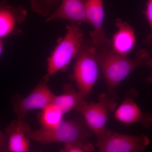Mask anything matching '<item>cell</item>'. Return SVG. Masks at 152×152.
<instances>
[{
	"mask_svg": "<svg viewBox=\"0 0 152 152\" xmlns=\"http://www.w3.org/2000/svg\"><path fill=\"white\" fill-rule=\"evenodd\" d=\"M149 58V52L144 49L138 51L133 58L120 56L111 48L97 51L98 64L107 88V94L116 99V90L118 86Z\"/></svg>",
	"mask_w": 152,
	"mask_h": 152,
	"instance_id": "6da1fadb",
	"label": "cell"
},
{
	"mask_svg": "<svg viewBox=\"0 0 152 152\" xmlns=\"http://www.w3.org/2000/svg\"><path fill=\"white\" fill-rule=\"evenodd\" d=\"M93 132L84 120L78 119L63 120L59 124L48 129L30 131L27 136L29 139L40 144L55 142L65 144L78 141L87 140Z\"/></svg>",
	"mask_w": 152,
	"mask_h": 152,
	"instance_id": "7a4b0ae2",
	"label": "cell"
},
{
	"mask_svg": "<svg viewBox=\"0 0 152 152\" xmlns=\"http://www.w3.org/2000/svg\"><path fill=\"white\" fill-rule=\"evenodd\" d=\"M83 42V34L77 24L68 26L65 35L60 39L48 59L47 74L44 80L48 82L58 72L65 70L77 57Z\"/></svg>",
	"mask_w": 152,
	"mask_h": 152,
	"instance_id": "3957f363",
	"label": "cell"
},
{
	"mask_svg": "<svg viewBox=\"0 0 152 152\" xmlns=\"http://www.w3.org/2000/svg\"><path fill=\"white\" fill-rule=\"evenodd\" d=\"M97 50L91 41H84L76 57L72 78L78 91L86 98L92 89L99 76Z\"/></svg>",
	"mask_w": 152,
	"mask_h": 152,
	"instance_id": "277c9868",
	"label": "cell"
},
{
	"mask_svg": "<svg viewBox=\"0 0 152 152\" xmlns=\"http://www.w3.org/2000/svg\"><path fill=\"white\" fill-rule=\"evenodd\" d=\"M96 135L98 152H145L150 143L145 135L124 134L107 128Z\"/></svg>",
	"mask_w": 152,
	"mask_h": 152,
	"instance_id": "5b68a950",
	"label": "cell"
},
{
	"mask_svg": "<svg viewBox=\"0 0 152 152\" xmlns=\"http://www.w3.org/2000/svg\"><path fill=\"white\" fill-rule=\"evenodd\" d=\"M117 106L115 99L104 93L99 96L97 102L86 101L80 112L87 126L97 135L104 129L109 115Z\"/></svg>",
	"mask_w": 152,
	"mask_h": 152,
	"instance_id": "8992f818",
	"label": "cell"
},
{
	"mask_svg": "<svg viewBox=\"0 0 152 152\" xmlns=\"http://www.w3.org/2000/svg\"><path fill=\"white\" fill-rule=\"evenodd\" d=\"M43 80L23 99L15 96L12 99L13 108L18 119H24L29 113L34 110H42L53 103L55 95Z\"/></svg>",
	"mask_w": 152,
	"mask_h": 152,
	"instance_id": "52a82bcc",
	"label": "cell"
},
{
	"mask_svg": "<svg viewBox=\"0 0 152 152\" xmlns=\"http://www.w3.org/2000/svg\"><path fill=\"white\" fill-rule=\"evenodd\" d=\"M85 12L88 23H91L94 28L90 34L93 46L97 51L111 48L110 40L106 37L104 32L103 0H87Z\"/></svg>",
	"mask_w": 152,
	"mask_h": 152,
	"instance_id": "ba28073f",
	"label": "cell"
},
{
	"mask_svg": "<svg viewBox=\"0 0 152 152\" xmlns=\"http://www.w3.org/2000/svg\"><path fill=\"white\" fill-rule=\"evenodd\" d=\"M114 118L118 121L126 124L140 123L146 128L152 126V115L143 112L134 98L128 96L124 99L115 110Z\"/></svg>",
	"mask_w": 152,
	"mask_h": 152,
	"instance_id": "9c48e42d",
	"label": "cell"
},
{
	"mask_svg": "<svg viewBox=\"0 0 152 152\" xmlns=\"http://www.w3.org/2000/svg\"><path fill=\"white\" fill-rule=\"evenodd\" d=\"M115 25L118 31L111 40V48L118 54L124 57L128 55L135 48L136 37L135 30L127 22L117 19Z\"/></svg>",
	"mask_w": 152,
	"mask_h": 152,
	"instance_id": "30bf717a",
	"label": "cell"
},
{
	"mask_svg": "<svg viewBox=\"0 0 152 152\" xmlns=\"http://www.w3.org/2000/svg\"><path fill=\"white\" fill-rule=\"evenodd\" d=\"M31 131L29 125L22 120L11 122L5 131L6 143L9 152H28L30 141L27 136Z\"/></svg>",
	"mask_w": 152,
	"mask_h": 152,
	"instance_id": "8fae6325",
	"label": "cell"
},
{
	"mask_svg": "<svg viewBox=\"0 0 152 152\" xmlns=\"http://www.w3.org/2000/svg\"><path fill=\"white\" fill-rule=\"evenodd\" d=\"M86 1L87 0H62L60 5L48 17L46 22L62 19L77 24L88 23L85 12Z\"/></svg>",
	"mask_w": 152,
	"mask_h": 152,
	"instance_id": "7c38bea8",
	"label": "cell"
},
{
	"mask_svg": "<svg viewBox=\"0 0 152 152\" xmlns=\"http://www.w3.org/2000/svg\"><path fill=\"white\" fill-rule=\"evenodd\" d=\"M27 14L23 7L9 5L4 1H0V39L12 33L17 23L23 21Z\"/></svg>",
	"mask_w": 152,
	"mask_h": 152,
	"instance_id": "4fadbf2b",
	"label": "cell"
},
{
	"mask_svg": "<svg viewBox=\"0 0 152 152\" xmlns=\"http://www.w3.org/2000/svg\"><path fill=\"white\" fill-rule=\"evenodd\" d=\"M78 91H76L71 84H67L64 87L61 94L55 96L53 104L61 110L64 115L75 110L80 112L86 101Z\"/></svg>",
	"mask_w": 152,
	"mask_h": 152,
	"instance_id": "5bb4252c",
	"label": "cell"
},
{
	"mask_svg": "<svg viewBox=\"0 0 152 152\" xmlns=\"http://www.w3.org/2000/svg\"><path fill=\"white\" fill-rule=\"evenodd\" d=\"M64 115L58 108L52 103L41 110L38 120L42 128L48 129L56 126L63 121Z\"/></svg>",
	"mask_w": 152,
	"mask_h": 152,
	"instance_id": "9a60e30c",
	"label": "cell"
},
{
	"mask_svg": "<svg viewBox=\"0 0 152 152\" xmlns=\"http://www.w3.org/2000/svg\"><path fill=\"white\" fill-rule=\"evenodd\" d=\"M61 0H31L33 10L43 16H50L58 8Z\"/></svg>",
	"mask_w": 152,
	"mask_h": 152,
	"instance_id": "2e32d148",
	"label": "cell"
},
{
	"mask_svg": "<svg viewBox=\"0 0 152 152\" xmlns=\"http://www.w3.org/2000/svg\"><path fill=\"white\" fill-rule=\"evenodd\" d=\"M94 150V147L91 143L82 140L65 144L60 152H93Z\"/></svg>",
	"mask_w": 152,
	"mask_h": 152,
	"instance_id": "e0dca14e",
	"label": "cell"
},
{
	"mask_svg": "<svg viewBox=\"0 0 152 152\" xmlns=\"http://www.w3.org/2000/svg\"><path fill=\"white\" fill-rule=\"evenodd\" d=\"M144 14L146 17L151 28L150 34L146 38L145 42L147 45L152 46V0H148L146 8Z\"/></svg>",
	"mask_w": 152,
	"mask_h": 152,
	"instance_id": "ac0fdd59",
	"label": "cell"
},
{
	"mask_svg": "<svg viewBox=\"0 0 152 152\" xmlns=\"http://www.w3.org/2000/svg\"><path fill=\"white\" fill-rule=\"evenodd\" d=\"M145 65L148 66L151 69V73L148 77H147V81L148 83H152V57L149 58L144 63Z\"/></svg>",
	"mask_w": 152,
	"mask_h": 152,
	"instance_id": "d6986e66",
	"label": "cell"
},
{
	"mask_svg": "<svg viewBox=\"0 0 152 152\" xmlns=\"http://www.w3.org/2000/svg\"><path fill=\"white\" fill-rule=\"evenodd\" d=\"M0 152H9L6 143V137L4 140L0 143Z\"/></svg>",
	"mask_w": 152,
	"mask_h": 152,
	"instance_id": "ffe728a7",
	"label": "cell"
},
{
	"mask_svg": "<svg viewBox=\"0 0 152 152\" xmlns=\"http://www.w3.org/2000/svg\"><path fill=\"white\" fill-rule=\"evenodd\" d=\"M6 139V135L5 134L0 132V143L2 142Z\"/></svg>",
	"mask_w": 152,
	"mask_h": 152,
	"instance_id": "44dd1931",
	"label": "cell"
},
{
	"mask_svg": "<svg viewBox=\"0 0 152 152\" xmlns=\"http://www.w3.org/2000/svg\"><path fill=\"white\" fill-rule=\"evenodd\" d=\"M3 50V46L2 43L1 41L0 40V55L2 53Z\"/></svg>",
	"mask_w": 152,
	"mask_h": 152,
	"instance_id": "7402d4cb",
	"label": "cell"
}]
</instances>
